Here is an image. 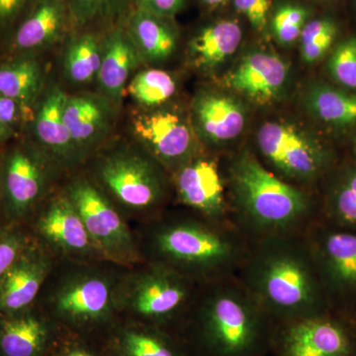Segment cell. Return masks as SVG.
I'll return each instance as SVG.
<instances>
[{"instance_id": "cell-1", "label": "cell", "mask_w": 356, "mask_h": 356, "mask_svg": "<svg viewBox=\"0 0 356 356\" xmlns=\"http://www.w3.org/2000/svg\"><path fill=\"white\" fill-rule=\"evenodd\" d=\"M222 172L229 220L250 243L304 234L318 219L313 191L281 179L250 149L234 154Z\"/></svg>"}, {"instance_id": "cell-2", "label": "cell", "mask_w": 356, "mask_h": 356, "mask_svg": "<svg viewBox=\"0 0 356 356\" xmlns=\"http://www.w3.org/2000/svg\"><path fill=\"white\" fill-rule=\"evenodd\" d=\"M275 327L232 276L200 285L175 334L189 356H270Z\"/></svg>"}, {"instance_id": "cell-3", "label": "cell", "mask_w": 356, "mask_h": 356, "mask_svg": "<svg viewBox=\"0 0 356 356\" xmlns=\"http://www.w3.org/2000/svg\"><path fill=\"white\" fill-rule=\"evenodd\" d=\"M304 234L250 243L235 275L276 325L331 310Z\"/></svg>"}, {"instance_id": "cell-4", "label": "cell", "mask_w": 356, "mask_h": 356, "mask_svg": "<svg viewBox=\"0 0 356 356\" xmlns=\"http://www.w3.org/2000/svg\"><path fill=\"white\" fill-rule=\"evenodd\" d=\"M147 236L149 262L203 285L235 276L250 243L231 222L191 215L163 218Z\"/></svg>"}, {"instance_id": "cell-5", "label": "cell", "mask_w": 356, "mask_h": 356, "mask_svg": "<svg viewBox=\"0 0 356 356\" xmlns=\"http://www.w3.org/2000/svg\"><path fill=\"white\" fill-rule=\"evenodd\" d=\"M264 165L289 184L312 189L334 165V154L317 138L284 122H266L257 136Z\"/></svg>"}, {"instance_id": "cell-6", "label": "cell", "mask_w": 356, "mask_h": 356, "mask_svg": "<svg viewBox=\"0 0 356 356\" xmlns=\"http://www.w3.org/2000/svg\"><path fill=\"white\" fill-rule=\"evenodd\" d=\"M305 238L331 310L356 315V231L316 220Z\"/></svg>"}, {"instance_id": "cell-7", "label": "cell", "mask_w": 356, "mask_h": 356, "mask_svg": "<svg viewBox=\"0 0 356 356\" xmlns=\"http://www.w3.org/2000/svg\"><path fill=\"white\" fill-rule=\"evenodd\" d=\"M270 356H356V323L336 311L277 324Z\"/></svg>"}, {"instance_id": "cell-8", "label": "cell", "mask_w": 356, "mask_h": 356, "mask_svg": "<svg viewBox=\"0 0 356 356\" xmlns=\"http://www.w3.org/2000/svg\"><path fill=\"white\" fill-rule=\"evenodd\" d=\"M200 285L168 267L149 262L138 276L129 303L158 329L177 334Z\"/></svg>"}, {"instance_id": "cell-9", "label": "cell", "mask_w": 356, "mask_h": 356, "mask_svg": "<svg viewBox=\"0 0 356 356\" xmlns=\"http://www.w3.org/2000/svg\"><path fill=\"white\" fill-rule=\"evenodd\" d=\"M97 172L105 188L129 209H159L168 195V181L159 161L139 153L110 154L100 161Z\"/></svg>"}, {"instance_id": "cell-10", "label": "cell", "mask_w": 356, "mask_h": 356, "mask_svg": "<svg viewBox=\"0 0 356 356\" xmlns=\"http://www.w3.org/2000/svg\"><path fill=\"white\" fill-rule=\"evenodd\" d=\"M67 197L83 220L95 250L116 261H134L139 252L132 236L102 192L86 179L70 185Z\"/></svg>"}, {"instance_id": "cell-11", "label": "cell", "mask_w": 356, "mask_h": 356, "mask_svg": "<svg viewBox=\"0 0 356 356\" xmlns=\"http://www.w3.org/2000/svg\"><path fill=\"white\" fill-rule=\"evenodd\" d=\"M175 189L178 200L191 212L231 222L224 172L216 159L201 156L188 159L175 170Z\"/></svg>"}, {"instance_id": "cell-12", "label": "cell", "mask_w": 356, "mask_h": 356, "mask_svg": "<svg viewBox=\"0 0 356 356\" xmlns=\"http://www.w3.org/2000/svg\"><path fill=\"white\" fill-rule=\"evenodd\" d=\"M133 130L154 159L175 172L196 156L193 132L175 112L159 110L136 115Z\"/></svg>"}, {"instance_id": "cell-13", "label": "cell", "mask_w": 356, "mask_h": 356, "mask_svg": "<svg viewBox=\"0 0 356 356\" xmlns=\"http://www.w3.org/2000/svg\"><path fill=\"white\" fill-rule=\"evenodd\" d=\"M44 185V172L38 159L15 151L6 159L3 170V225H26L38 203Z\"/></svg>"}, {"instance_id": "cell-14", "label": "cell", "mask_w": 356, "mask_h": 356, "mask_svg": "<svg viewBox=\"0 0 356 356\" xmlns=\"http://www.w3.org/2000/svg\"><path fill=\"white\" fill-rule=\"evenodd\" d=\"M50 268L48 255L33 236L0 280V316L19 313L34 306Z\"/></svg>"}, {"instance_id": "cell-15", "label": "cell", "mask_w": 356, "mask_h": 356, "mask_svg": "<svg viewBox=\"0 0 356 356\" xmlns=\"http://www.w3.org/2000/svg\"><path fill=\"white\" fill-rule=\"evenodd\" d=\"M113 301V283L95 273L77 274L65 280L50 299L51 308L60 317L74 322L104 317Z\"/></svg>"}, {"instance_id": "cell-16", "label": "cell", "mask_w": 356, "mask_h": 356, "mask_svg": "<svg viewBox=\"0 0 356 356\" xmlns=\"http://www.w3.org/2000/svg\"><path fill=\"white\" fill-rule=\"evenodd\" d=\"M289 67L276 54L254 50L226 76L229 88L250 99L268 103L277 99L289 79Z\"/></svg>"}, {"instance_id": "cell-17", "label": "cell", "mask_w": 356, "mask_h": 356, "mask_svg": "<svg viewBox=\"0 0 356 356\" xmlns=\"http://www.w3.org/2000/svg\"><path fill=\"white\" fill-rule=\"evenodd\" d=\"M31 234L69 257H88L95 250L83 220L67 195L49 202L33 222Z\"/></svg>"}, {"instance_id": "cell-18", "label": "cell", "mask_w": 356, "mask_h": 356, "mask_svg": "<svg viewBox=\"0 0 356 356\" xmlns=\"http://www.w3.org/2000/svg\"><path fill=\"white\" fill-rule=\"evenodd\" d=\"M193 112L199 133L214 145L235 140L247 121L242 103L233 96L221 93H200L194 102Z\"/></svg>"}, {"instance_id": "cell-19", "label": "cell", "mask_w": 356, "mask_h": 356, "mask_svg": "<svg viewBox=\"0 0 356 356\" xmlns=\"http://www.w3.org/2000/svg\"><path fill=\"white\" fill-rule=\"evenodd\" d=\"M140 60L125 28L116 27L107 33L102 41V64L97 76L105 98L120 103L129 76Z\"/></svg>"}, {"instance_id": "cell-20", "label": "cell", "mask_w": 356, "mask_h": 356, "mask_svg": "<svg viewBox=\"0 0 356 356\" xmlns=\"http://www.w3.org/2000/svg\"><path fill=\"white\" fill-rule=\"evenodd\" d=\"M64 120L77 154L95 146L110 126L109 100L95 95L67 96Z\"/></svg>"}, {"instance_id": "cell-21", "label": "cell", "mask_w": 356, "mask_h": 356, "mask_svg": "<svg viewBox=\"0 0 356 356\" xmlns=\"http://www.w3.org/2000/svg\"><path fill=\"white\" fill-rule=\"evenodd\" d=\"M327 175L318 219L332 226L356 231V163H346Z\"/></svg>"}, {"instance_id": "cell-22", "label": "cell", "mask_w": 356, "mask_h": 356, "mask_svg": "<svg viewBox=\"0 0 356 356\" xmlns=\"http://www.w3.org/2000/svg\"><path fill=\"white\" fill-rule=\"evenodd\" d=\"M72 21L67 0H38L28 17L18 28L16 47L33 50L55 43Z\"/></svg>"}, {"instance_id": "cell-23", "label": "cell", "mask_w": 356, "mask_h": 356, "mask_svg": "<svg viewBox=\"0 0 356 356\" xmlns=\"http://www.w3.org/2000/svg\"><path fill=\"white\" fill-rule=\"evenodd\" d=\"M170 20L137 7L129 16L125 29L142 60L161 62L172 55L177 36Z\"/></svg>"}, {"instance_id": "cell-24", "label": "cell", "mask_w": 356, "mask_h": 356, "mask_svg": "<svg viewBox=\"0 0 356 356\" xmlns=\"http://www.w3.org/2000/svg\"><path fill=\"white\" fill-rule=\"evenodd\" d=\"M34 306L0 316V356H39L48 337L43 318Z\"/></svg>"}, {"instance_id": "cell-25", "label": "cell", "mask_w": 356, "mask_h": 356, "mask_svg": "<svg viewBox=\"0 0 356 356\" xmlns=\"http://www.w3.org/2000/svg\"><path fill=\"white\" fill-rule=\"evenodd\" d=\"M67 95L58 86H53L44 98L36 117L37 137L41 144L60 161H69L77 152L64 120Z\"/></svg>"}, {"instance_id": "cell-26", "label": "cell", "mask_w": 356, "mask_h": 356, "mask_svg": "<svg viewBox=\"0 0 356 356\" xmlns=\"http://www.w3.org/2000/svg\"><path fill=\"white\" fill-rule=\"evenodd\" d=\"M304 104L318 121L337 128L356 125V95L325 83H313L306 89Z\"/></svg>"}, {"instance_id": "cell-27", "label": "cell", "mask_w": 356, "mask_h": 356, "mask_svg": "<svg viewBox=\"0 0 356 356\" xmlns=\"http://www.w3.org/2000/svg\"><path fill=\"white\" fill-rule=\"evenodd\" d=\"M242 36L241 26L234 20L207 26L192 39L189 44L191 57L200 67H217L238 50Z\"/></svg>"}, {"instance_id": "cell-28", "label": "cell", "mask_w": 356, "mask_h": 356, "mask_svg": "<svg viewBox=\"0 0 356 356\" xmlns=\"http://www.w3.org/2000/svg\"><path fill=\"white\" fill-rule=\"evenodd\" d=\"M102 64V41L96 35L83 33L72 37L65 49L64 67L67 79L86 83L97 79Z\"/></svg>"}, {"instance_id": "cell-29", "label": "cell", "mask_w": 356, "mask_h": 356, "mask_svg": "<svg viewBox=\"0 0 356 356\" xmlns=\"http://www.w3.org/2000/svg\"><path fill=\"white\" fill-rule=\"evenodd\" d=\"M43 72L38 63L25 60L0 67V95L29 102L41 90Z\"/></svg>"}, {"instance_id": "cell-30", "label": "cell", "mask_w": 356, "mask_h": 356, "mask_svg": "<svg viewBox=\"0 0 356 356\" xmlns=\"http://www.w3.org/2000/svg\"><path fill=\"white\" fill-rule=\"evenodd\" d=\"M177 91L175 79L165 70H143L134 76L127 93L145 107H156L170 100Z\"/></svg>"}, {"instance_id": "cell-31", "label": "cell", "mask_w": 356, "mask_h": 356, "mask_svg": "<svg viewBox=\"0 0 356 356\" xmlns=\"http://www.w3.org/2000/svg\"><path fill=\"white\" fill-rule=\"evenodd\" d=\"M337 35V23L331 18H318L307 22L300 36L304 62L313 65L322 60L331 50Z\"/></svg>"}, {"instance_id": "cell-32", "label": "cell", "mask_w": 356, "mask_h": 356, "mask_svg": "<svg viewBox=\"0 0 356 356\" xmlns=\"http://www.w3.org/2000/svg\"><path fill=\"white\" fill-rule=\"evenodd\" d=\"M309 17L306 7L285 3L278 6L271 19V29L281 46H290L301 36L302 30Z\"/></svg>"}, {"instance_id": "cell-33", "label": "cell", "mask_w": 356, "mask_h": 356, "mask_svg": "<svg viewBox=\"0 0 356 356\" xmlns=\"http://www.w3.org/2000/svg\"><path fill=\"white\" fill-rule=\"evenodd\" d=\"M327 67L339 86L356 91V35L337 44L327 60Z\"/></svg>"}, {"instance_id": "cell-34", "label": "cell", "mask_w": 356, "mask_h": 356, "mask_svg": "<svg viewBox=\"0 0 356 356\" xmlns=\"http://www.w3.org/2000/svg\"><path fill=\"white\" fill-rule=\"evenodd\" d=\"M33 240L26 225L0 226V280Z\"/></svg>"}, {"instance_id": "cell-35", "label": "cell", "mask_w": 356, "mask_h": 356, "mask_svg": "<svg viewBox=\"0 0 356 356\" xmlns=\"http://www.w3.org/2000/svg\"><path fill=\"white\" fill-rule=\"evenodd\" d=\"M117 0H67L72 23L83 27L112 13Z\"/></svg>"}, {"instance_id": "cell-36", "label": "cell", "mask_w": 356, "mask_h": 356, "mask_svg": "<svg viewBox=\"0 0 356 356\" xmlns=\"http://www.w3.org/2000/svg\"><path fill=\"white\" fill-rule=\"evenodd\" d=\"M234 4L254 30L259 33L266 31L270 7L269 0H234Z\"/></svg>"}, {"instance_id": "cell-37", "label": "cell", "mask_w": 356, "mask_h": 356, "mask_svg": "<svg viewBox=\"0 0 356 356\" xmlns=\"http://www.w3.org/2000/svg\"><path fill=\"white\" fill-rule=\"evenodd\" d=\"M136 2L137 8L166 19H172L184 6V0H136Z\"/></svg>"}, {"instance_id": "cell-38", "label": "cell", "mask_w": 356, "mask_h": 356, "mask_svg": "<svg viewBox=\"0 0 356 356\" xmlns=\"http://www.w3.org/2000/svg\"><path fill=\"white\" fill-rule=\"evenodd\" d=\"M19 104L16 100L0 95V124L8 126L17 120Z\"/></svg>"}, {"instance_id": "cell-39", "label": "cell", "mask_w": 356, "mask_h": 356, "mask_svg": "<svg viewBox=\"0 0 356 356\" xmlns=\"http://www.w3.org/2000/svg\"><path fill=\"white\" fill-rule=\"evenodd\" d=\"M27 0H0V20L7 21L13 18Z\"/></svg>"}, {"instance_id": "cell-40", "label": "cell", "mask_w": 356, "mask_h": 356, "mask_svg": "<svg viewBox=\"0 0 356 356\" xmlns=\"http://www.w3.org/2000/svg\"><path fill=\"white\" fill-rule=\"evenodd\" d=\"M205 6L210 7H217L227 3L229 0H201Z\"/></svg>"}, {"instance_id": "cell-41", "label": "cell", "mask_w": 356, "mask_h": 356, "mask_svg": "<svg viewBox=\"0 0 356 356\" xmlns=\"http://www.w3.org/2000/svg\"><path fill=\"white\" fill-rule=\"evenodd\" d=\"M67 356H91L90 355H88V353H84V351L81 350H74L72 351V353H70Z\"/></svg>"}, {"instance_id": "cell-42", "label": "cell", "mask_w": 356, "mask_h": 356, "mask_svg": "<svg viewBox=\"0 0 356 356\" xmlns=\"http://www.w3.org/2000/svg\"><path fill=\"white\" fill-rule=\"evenodd\" d=\"M7 134V126L2 125L0 124V140L3 139Z\"/></svg>"}, {"instance_id": "cell-43", "label": "cell", "mask_w": 356, "mask_h": 356, "mask_svg": "<svg viewBox=\"0 0 356 356\" xmlns=\"http://www.w3.org/2000/svg\"><path fill=\"white\" fill-rule=\"evenodd\" d=\"M353 154H355V158L356 161V135L355 136V137H353Z\"/></svg>"}, {"instance_id": "cell-44", "label": "cell", "mask_w": 356, "mask_h": 356, "mask_svg": "<svg viewBox=\"0 0 356 356\" xmlns=\"http://www.w3.org/2000/svg\"><path fill=\"white\" fill-rule=\"evenodd\" d=\"M353 320H355V323H356V315H355V318H353Z\"/></svg>"}]
</instances>
